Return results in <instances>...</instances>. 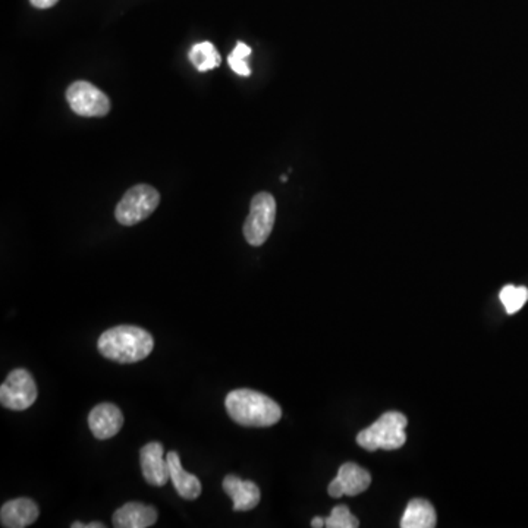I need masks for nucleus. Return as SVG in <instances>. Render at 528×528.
<instances>
[{
    "label": "nucleus",
    "instance_id": "9",
    "mask_svg": "<svg viewBox=\"0 0 528 528\" xmlns=\"http://www.w3.org/2000/svg\"><path fill=\"white\" fill-rule=\"evenodd\" d=\"M88 426L94 438L106 440L119 433L124 426V414L115 404H98L91 409Z\"/></svg>",
    "mask_w": 528,
    "mask_h": 528
},
{
    "label": "nucleus",
    "instance_id": "12",
    "mask_svg": "<svg viewBox=\"0 0 528 528\" xmlns=\"http://www.w3.org/2000/svg\"><path fill=\"white\" fill-rule=\"evenodd\" d=\"M158 521V511L150 505L129 502L113 513V527L147 528Z\"/></svg>",
    "mask_w": 528,
    "mask_h": 528
},
{
    "label": "nucleus",
    "instance_id": "14",
    "mask_svg": "<svg viewBox=\"0 0 528 528\" xmlns=\"http://www.w3.org/2000/svg\"><path fill=\"white\" fill-rule=\"evenodd\" d=\"M168 460L169 472H171V480H172L173 486L181 498L188 499V501H194L202 495V483L200 480L185 471L184 467L181 464V458L178 452L172 450L166 455Z\"/></svg>",
    "mask_w": 528,
    "mask_h": 528
},
{
    "label": "nucleus",
    "instance_id": "15",
    "mask_svg": "<svg viewBox=\"0 0 528 528\" xmlns=\"http://www.w3.org/2000/svg\"><path fill=\"white\" fill-rule=\"evenodd\" d=\"M438 523L435 508L426 499H412L402 515V528H433Z\"/></svg>",
    "mask_w": 528,
    "mask_h": 528
},
{
    "label": "nucleus",
    "instance_id": "22",
    "mask_svg": "<svg viewBox=\"0 0 528 528\" xmlns=\"http://www.w3.org/2000/svg\"><path fill=\"white\" fill-rule=\"evenodd\" d=\"M311 527H326V518L316 517L311 520Z\"/></svg>",
    "mask_w": 528,
    "mask_h": 528
},
{
    "label": "nucleus",
    "instance_id": "13",
    "mask_svg": "<svg viewBox=\"0 0 528 528\" xmlns=\"http://www.w3.org/2000/svg\"><path fill=\"white\" fill-rule=\"evenodd\" d=\"M38 518V506L31 499L19 498L2 506L0 521L2 527L24 528L34 524Z\"/></svg>",
    "mask_w": 528,
    "mask_h": 528
},
{
    "label": "nucleus",
    "instance_id": "7",
    "mask_svg": "<svg viewBox=\"0 0 528 528\" xmlns=\"http://www.w3.org/2000/svg\"><path fill=\"white\" fill-rule=\"evenodd\" d=\"M67 100L71 109L86 118H100L110 110V100L98 87L87 81H77L67 91Z\"/></svg>",
    "mask_w": 528,
    "mask_h": 528
},
{
    "label": "nucleus",
    "instance_id": "20",
    "mask_svg": "<svg viewBox=\"0 0 528 528\" xmlns=\"http://www.w3.org/2000/svg\"><path fill=\"white\" fill-rule=\"evenodd\" d=\"M30 2L33 6H36V8L47 9L55 6L59 0H30Z\"/></svg>",
    "mask_w": 528,
    "mask_h": 528
},
{
    "label": "nucleus",
    "instance_id": "8",
    "mask_svg": "<svg viewBox=\"0 0 528 528\" xmlns=\"http://www.w3.org/2000/svg\"><path fill=\"white\" fill-rule=\"evenodd\" d=\"M371 484L370 472L354 462H345L332 480L327 492L332 498L357 496L368 491Z\"/></svg>",
    "mask_w": 528,
    "mask_h": 528
},
{
    "label": "nucleus",
    "instance_id": "19",
    "mask_svg": "<svg viewBox=\"0 0 528 528\" xmlns=\"http://www.w3.org/2000/svg\"><path fill=\"white\" fill-rule=\"evenodd\" d=\"M327 528H357L360 527V521L357 520L349 511L348 506H335L329 517L326 518Z\"/></svg>",
    "mask_w": 528,
    "mask_h": 528
},
{
    "label": "nucleus",
    "instance_id": "11",
    "mask_svg": "<svg viewBox=\"0 0 528 528\" xmlns=\"http://www.w3.org/2000/svg\"><path fill=\"white\" fill-rule=\"evenodd\" d=\"M223 491L226 495L233 498V511H252L253 508L259 505L260 489L257 484L253 483L250 480H243L240 477L229 476L223 480Z\"/></svg>",
    "mask_w": 528,
    "mask_h": 528
},
{
    "label": "nucleus",
    "instance_id": "6",
    "mask_svg": "<svg viewBox=\"0 0 528 528\" xmlns=\"http://www.w3.org/2000/svg\"><path fill=\"white\" fill-rule=\"evenodd\" d=\"M37 399V386L33 376L24 368L11 371L0 386V402L5 409L24 411Z\"/></svg>",
    "mask_w": 528,
    "mask_h": 528
},
{
    "label": "nucleus",
    "instance_id": "18",
    "mask_svg": "<svg viewBox=\"0 0 528 528\" xmlns=\"http://www.w3.org/2000/svg\"><path fill=\"white\" fill-rule=\"evenodd\" d=\"M252 55V47H248L245 43H236L235 49L228 57V64L235 74L243 77H250L252 69L248 67L247 57Z\"/></svg>",
    "mask_w": 528,
    "mask_h": 528
},
{
    "label": "nucleus",
    "instance_id": "4",
    "mask_svg": "<svg viewBox=\"0 0 528 528\" xmlns=\"http://www.w3.org/2000/svg\"><path fill=\"white\" fill-rule=\"evenodd\" d=\"M160 202L159 194L150 185H135L125 192L115 210V216L120 225L134 226L146 221Z\"/></svg>",
    "mask_w": 528,
    "mask_h": 528
},
{
    "label": "nucleus",
    "instance_id": "17",
    "mask_svg": "<svg viewBox=\"0 0 528 528\" xmlns=\"http://www.w3.org/2000/svg\"><path fill=\"white\" fill-rule=\"evenodd\" d=\"M501 303L503 304L508 315H515L521 308L524 307L528 301V289L525 286H503L499 294Z\"/></svg>",
    "mask_w": 528,
    "mask_h": 528
},
{
    "label": "nucleus",
    "instance_id": "3",
    "mask_svg": "<svg viewBox=\"0 0 528 528\" xmlns=\"http://www.w3.org/2000/svg\"><path fill=\"white\" fill-rule=\"evenodd\" d=\"M407 426L409 419L401 412H385L370 428L358 433L357 443L368 452L399 450L407 442Z\"/></svg>",
    "mask_w": 528,
    "mask_h": 528
},
{
    "label": "nucleus",
    "instance_id": "10",
    "mask_svg": "<svg viewBox=\"0 0 528 528\" xmlns=\"http://www.w3.org/2000/svg\"><path fill=\"white\" fill-rule=\"evenodd\" d=\"M140 462L144 480L151 486L161 487L171 479L168 460L163 458V446L159 442L147 443L140 450Z\"/></svg>",
    "mask_w": 528,
    "mask_h": 528
},
{
    "label": "nucleus",
    "instance_id": "2",
    "mask_svg": "<svg viewBox=\"0 0 528 528\" xmlns=\"http://www.w3.org/2000/svg\"><path fill=\"white\" fill-rule=\"evenodd\" d=\"M98 348L101 356L117 363L144 360L154 348V339L147 330L137 326H117L100 335Z\"/></svg>",
    "mask_w": 528,
    "mask_h": 528
},
{
    "label": "nucleus",
    "instance_id": "16",
    "mask_svg": "<svg viewBox=\"0 0 528 528\" xmlns=\"http://www.w3.org/2000/svg\"><path fill=\"white\" fill-rule=\"evenodd\" d=\"M190 62L200 72L212 71L221 65V55L210 42L199 43L190 50Z\"/></svg>",
    "mask_w": 528,
    "mask_h": 528
},
{
    "label": "nucleus",
    "instance_id": "21",
    "mask_svg": "<svg viewBox=\"0 0 528 528\" xmlns=\"http://www.w3.org/2000/svg\"><path fill=\"white\" fill-rule=\"evenodd\" d=\"M72 528H105V524L101 523H91V524H81V523H74Z\"/></svg>",
    "mask_w": 528,
    "mask_h": 528
},
{
    "label": "nucleus",
    "instance_id": "1",
    "mask_svg": "<svg viewBox=\"0 0 528 528\" xmlns=\"http://www.w3.org/2000/svg\"><path fill=\"white\" fill-rule=\"evenodd\" d=\"M225 407L229 417L243 428H270L282 417L277 402L257 390L236 389L229 392Z\"/></svg>",
    "mask_w": 528,
    "mask_h": 528
},
{
    "label": "nucleus",
    "instance_id": "5",
    "mask_svg": "<svg viewBox=\"0 0 528 528\" xmlns=\"http://www.w3.org/2000/svg\"><path fill=\"white\" fill-rule=\"evenodd\" d=\"M276 219V202L269 192L254 195L250 206V214L243 223V236L253 247H260L266 243Z\"/></svg>",
    "mask_w": 528,
    "mask_h": 528
}]
</instances>
